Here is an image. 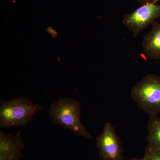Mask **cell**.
Here are the masks:
<instances>
[{"mask_svg":"<svg viewBox=\"0 0 160 160\" xmlns=\"http://www.w3.org/2000/svg\"><path fill=\"white\" fill-rule=\"evenodd\" d=\"M49 112L51 122L76 136L92 139L91 135L81 121V105L78 100L71 98H62L50 105Z\"/></svg>","mask_w":160,"mask_h":160,"instance_id":"obj_1","label":"cell"},{"mask_svg":"<svg viewBox=\"0 0 160 160\" xmlns=\"http://www.w3.org/2000/svg\"><path fill=\"white\" fill-rule=\"evenodd\" d=\"M42 110V107L24 96L0 102V127L8 129L25 126Z\"/></svg>","mask_w":160,"mask_h":160,"instance_id":"obj_2","label":"cell"},{"mask_svg":"<svg viewBox=\"0 0 160 160\" xmlns=\"http://www.w3.org/2000/svg\"><path fill=\"white\" fill-rule=\"evenodd\" d=\"M130 96L138 106L149 116L160 113V77L146 75L131 89Z\"/></svg>","mask_w":160,"mask_h":160,"instance_id":"obj_3","label":"cell"},{"mask_svg":"<svg viewBox=\"0 0 160 160\" xmlns=\"http://www.w3.org/2000/svg\"><path fill=\"white\" fill-rule=\"evenodd\" d=\"M160 18V4L141 6L133 12L124 15L123 23L132 32L133 38Z\"/></svg>","mask_w":160,"mask_h":160,"instance_id":"obj_4","label":"cell"},{"mask_svg":"<svg viewBox=\"0 0 160 160\" xmlns=\"http://www.w3.org/2000/svg\"><path fill=\"white\" fill-rule=\"evenodd\" d=\"M96 146L101 160H124L120 138L109 122L105 124L102 132L97 138Z\"/></svg>","mask_w":160,"mask_h":160,"instance_id":"obj_5","label":"cell"},{"mask_svg":"<svg viewBox=\"0 0 160 160\" xmlns=\"http://www.w3.org/2000/svg\"><path fill=\"white\" fill-rule=\"evenodd\" d=\"M24 148L20 131L15 134L0 131V160H20Z\"/></svg>","mask_w":160,"mask_h":160,"instance_id":"obj_6","label":"cell"},{"mask_svg":"<svg viewBox=\"0 0 160 160\" xmlns=\"http://www.w3.org/2000/svg\"><path fill=\"white\" fill-rule=\"evenodd\" d=\"M144 52L150 58L160 59V24L155 21L148 33L143 37L142 43Z\"/></svg>","mask_w":160,"mask_h":160,"instance_id":"obj_7","label":"cell"},{"mask_svg":"<svg viewBox=\"0 0 160 160\" xmlns=\"http://www.w3.org/2000/svg\"><path fill=\"white\" fill-rule=\"evenodd\" d=\"M147 130L146 149L153 152L160 151V118L158 115L149 116Z\"/></svg>","mask_w":160,"mask_h":160,"instance_id":"obj_8","label":"cell"},{"mask_svg":"<svg viewBox=\"0 0 160 160\" xmlns=\"http://www.w3.org/2000/svg\"><path fill=\"white\" fill-rule=\"evenodd\" d=\"M143 158L145 160H160V151H151L146 148Z\"/></svg>","mask_w":160,"mask_h":160,"instance_id":"obj_9","label":"cell"},{"mask_svg":"<svg viewBox=\"0 0 160 160\" xmlns=\"http://www.w3.org/2000/svg\"><path fill=\"white\" fill-rule=\"evenodd\" d=\"M132 1L137 2L140 4L141 6L148 4H156L160 0H131Z\"/></svg>","mask_w":160,"mask_h":160,"instance_id":"obj_10","label":"cell"},{"mask_svg":"<svg viewBox=\"0 0 160 160\" xmlns=\"http://www.w3.org/2000/svg\"><path fill=\"white\" fill-rule=\"evenodd\" d=\"M127 160H145L144 158H131Z\"/></svg>","mask_w":160,"mask_h":160,"instance_id":"obj_11","label":"cell"}]
</instances>
